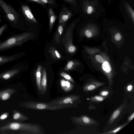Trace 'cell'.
<instances>
[{"mask_svg": "<svg viewBox=\"0 0 134 134\" xmlns=\"http://www.w3.org/2000/svg\"><path fill=\"white\" fill-rule=\"evenodd\" d=\"M8 130L22 131L34 134L44 133V130L40 125L30 123L10 122L0 127V131Z\"/></svg>", "mask_w": 134, "mask_h": 134, "instance_id": "cell-1", "label": "cell"}, {"mask_svg": "<svg viewBox=\"0 0 134 134\" xmlns=\"http://www.w3.org/2000/svg\"><path fill=\"white\" fill-rule=\"evenodd\" d=\"M31 33L25 32L14 34L4 40H0V52L14 47L21 46L33 37Z\"/></svg>", "mask_w": 134, "mask_h": 134, "instance_id": "cell-2", "label": "cell"}, {"mask_svg": "<svg viewBox=\"0 0 134 134\" xmlns=\"http://www.w3.org/2000/svg\"><path fill=\"white\" fill-rule=\"evenodd\" d=\"M0 6L5 13L6 18L11 26L18 30H21L19 14L3 0H0Z\"/></svg>", "mask_w": 134, "mask_h": 134, "instance_id": "cell-3", "label": "cell"}, {"mask_svg": "<svg viewBox=\"0 0 134 134\" xmlns=\"http://www.w3.org/2000/svg\"><path fill=\"white\" fill-rule=\"evenodd\" d=\"M22 106L25 108L35 110L47 109L56 110L72 107L71 104L63 105H55L49 103H44L31 101L21 104Z\"/></svg>", "mask_w": 134, "mask_h": 134, "instance_id": "cell-4", "label": "cell"}, {"mask_svg": "<svg viewBox=\"0 0 134 134\" xmlns=\"http://www.w3.org/2000/svg\"><path fill=\"white\" fill-rule=\"evenodd\" d=\"M75 24V22H74L68 27L60 41L68 53H73L76 50V48L73 44L72 41V31Z\"/></svg>", "mask_w": 134, "mask_h": 134, "instance_id": "cell-5", "label": "cell"}, {"mask_svg": "<svg viewBox=\"0 0 134 134\" xmlns=\"http://www.w3.org/2000/svg\"><path fill=\"white\" fill-rule=\"evenodd\" d=\"M24 69L23 64L18 63L12 67L0 72V79L7 80L19 74Z\"/></svg>", "mask_w": 134, "mask_h": 134, "instance_id": "cell-6", "label": "cell"}, {"mask_svg": "<svg viewBox=\"0 0 134 134\" xmlns=\"http://www.w3.org/2000/svg\"><path fill=\"white\" fill-rule=\"evenodd\" d=\"M80 96L76 95H71L58 98L51 100L49 103L55 105L71 104L78 100Z\"/></svg>", "mask_w": 134, "mask_h": 134, "instance_id": "cell-7", "label": "cell"}, {"mask_svg": "<svg viewBox=\"0 0 134 134\" xmlns=\"http://www.w3.org/2000/svg\"><path fill=\"white\" fill-rule=\"evenodd\" d=\"M72 118L75 122L80 125L91 126L96 123L95 120L86 115L74 116Z\"/></svg>", "mask_w": 134, "mask_h": 134, "instance_id": "cell-8", "label": "cell"}, {"mask_svg": "<svg viewBox=\"0 0 134 134\" xmlns=\"http://www.w3.org/2000/svg\"><path fill=\"white\" fill-rule=\"evenodd\" d=\"M24 52L15 53L9 55H0V67L3 65L17 60L25 54Z\"/></svg>", "mask_w": 134, "mask_h": 134, "instance_id": "cell-9", "label": "cell"}, {"mask_svg": "<svg viewBox=\"0 0 134 134\" xmlns=\"http://www.w3.org/2000/svg\"><path fill=\"white\" fill-rule=\"evenodd\" d=\"M21 9L24 15L28 21L35 23H37V21L32 14L29 7L26 5H22Z\"/></svg>", "mask_w": 134, "mask_h": 134, "instance_id": "cell-10", "label": "cell"}, {"mask_svg": "<svg viewBox=\"0 0 134 134\" xmlns=\"http://www.w3.org/2000/svg\"><path fill=\"white\" fill-rule=\"evenodd\" d=\"M72 15V13L70 11L66 8L64 7L59 14V24L66 21Z\"/></svg>", "mask_w": 134, "mask_h": 134, "instance_id": "cell-11", "label": "cell"}, {"mask_svg": "<svg viewBox=\"0 0 134 134\" xmlns=\"http://www.w3.org/2000/svg\"><path fill=\"white\" fill-rule=\"evenodd\" d=\"M104 83L97 81H93L87 83L85 85L83 89L85 91H90L96 90L103 85Z\"/></svg>", "mask_w": 134, "mask_h": 134, "instance_id": "cell-12", "label": "cell"}, {"mask_svg": "<svg viewBox=\"0 0 134 134\" xmlns=\"http://www.w3.org/2000/svg\"><path fill=\"white\" fill-rule=\"evenodd\" d=\"M47 73L45 68L43 67L41 69V91L42 94L45 93L47 89Z\"/></svg>", "mask_w": 134, "mask_h": 134, "instance_id": "cell-13", "label": "cell"}, {"mask_svg": "<svg viewBox=\"0 0 134 134\" xmlns=\"http://www.w3.org/2000/svg\"><path fill=\"white\" fill-rule=\"evenodd\" d=\"M66 21L59 24L55 35V42L59 44L60 42V38L64 30Z\"/></svg>", "mask_w": 134, "mask_h": 134, "instance_id": "cell-14", "label": "cell"}, {"mask_svg": "<svg viewBox=\"0 0 134 134\" xmlns=\"http://www.w3.org/2000/svg\"><path fill=\"white\" fill-rule=\"evenodd\" d=\"M60 85L62 89L66 92H68L74 88V85L68 80L62 79L60 80Z\"/></svg>", "mask_w": 134, "mask_h": 134, "instance_id": "cell-15", "label": "cell"}, {"mask_svg": "<svg viewBox=\"0 0 134 134\" xmlns=\"http://www.w3.org/2000/svg\"><path fill=\"white\" fill-rule=\"evenodd\" d=\"M14 92L15 90L13 88H9L0 92V99L4 100H7Z\"/></svg>", "mask_w": 134, "mask_h": 134, "instance_id": "cell-16", "label": "cell"}, {"mask_svg": "<svg viewBox=\"0 0 134 134\" xmlns=\"http://www.w3.org/2000/svg\"><path fill=\"white\" fill-rule=\"evenodd\" d=\"M48 15L49 19V32L50 33L56 20V16L53 10L51 8L49 9Z\"/></svg>", "mask_w": 134, "mask_h": 134, "instance_id": "cell-17", "label": "cell"}, {"mask_svg": "<svg viewBox=\"0 0 134 134\" xmlns=\"http://www.w3.org/2000/svg\"><path fill=\"white\" fill-rule=\"evenodd\" d=\"M41 66L40 65H38L35 72V77L36 84L39 91L41 92Z\"/></svg>", "mask_w": 134, "mask_h": 134, "instance_id": "cell-18", "label": "cell"}, {"mask_svg": "<svg viewBox=\"0 0 134 134\" xmlns=\"http://www.w3.org/2000/svg\"><path fill=\"white\" fill-rule=\"evenodd\" d=\"M124 105H122L114 111L109 119V124H112L116 119L119 115Z\"/></svg>", "mask_w": 134, "mask_h": 134, "instance_id": "cell-19", "label": "cell"}, {"mask_svg": "<svg viewBox=\"0 0 134 134\" xmlns=\"http://www.w3.org/2000/svg\"><path fill=\"white\" fill-rule=\"evenodd\" d=\"M48 52L50 53L52 56L56 59H60L61 56L60 54L56 49L54 47H50L49 48Z\"/></svg>", "mask_w": 134, "mask_h": 134, "instance_id": "cell-20", "label": "cell"}, {"mask_svg": "<svg viewBox=\"0 0 134 134\" xmlns=\"http://www.w3.org/2000/svg\"><path fill=\"white\" fill-rule=\"evenodd\" d=\"M124 5L125 9L129 15L130 18L132 19L133 22H134V12L133 10L129 5L127 3H125Z\"/></svg>", "mask_w": 134, "mask_h": 134, "instance_id": "cell-21", "label": "cell"}, {"mask_svg": "<svg viewBox=\"0 0 134 134\" xmlns=\"http://www.w3.org/2000/svg\"><path fill=\"white\" fill-rule=\"evenodd\" d=\"M129 122L126 123L125 124H122L121 125H120L118 126L115 128L113 129L110 131H109L106 132L104 133H101V134H115V133L119 131L120 130L122 129L124 127H125Z\"/></svg>", "mask_w": 134, "mask_h": 134, "instance_id": "cell-22", "label": "cell"}, {"mask_svg": "<svg viewBox=\"0 0 134 134\" xmlns=\"http://www.w3.org/2000/svg\"><path fill=\"white\" fill-rule=\"evenodd\" d=\"M13 118L15 120H26L29 119L28 117L19 112H16L14 114Z\"/></svg>", "mask_w": 134, "mask_h": 134, "instance_id": "cell-23", "label": "cell"}, {"mask_svg": "<svg viewBox=\"0 0 134 134\" xmlns=\"http://www.w3.org/2000/svg\"><path fill=\"white\" fill-rule=\"evenodd\" d=\"M85 11L88 14H90L94 12V7L91 4H87L84 8Z\"/></svg>", "mask_w": 134, "mask_h": 134, "instance_id": "cell-24", "label": "cell"}, {"mask_svg": "<svg viewBox=\"0 0 134 134\" xmlns=\"http://www.w3.org/2000/svg\"><path fill=\"white\" fill-rule=\"evenodd\" d=\"M105 98L102 96H96L91 97L90 100L93 102H100L103 101Z\"/></svg>", "mask_w": 134, "mask_h": 134, "instance_id": "cell-25", "label": "cell"}, {"mask_svg": "<svg viewBox=\"0 0 134 134\" xmlns=\"http://www.w3.org/2000/svg\"><path fill=\"white\" fill-rule=\"evenodd\" d=\"M60 75L67 80L73 83H75V82L73 79L68 74L64 72H62L60 73Z\"/></svg>", "mask_w": 134, "mask_h": 134, "instance_id": "cell-26", "label": "cell"}, {"mask_svg": "<svg viewBox=\"0 0 134 134\" xmlns=\"http://www.w3.org/2000/svg\"><path fill=\"white\" fill-rule=\"evenodd\" d=\"M74 64V62L72 61H68L64 68V70L65 71H68L72 69L73 67Z\"/></svg>", "mask_w": 134, "mask_h": 134, "instance_id": "cell-27", "label": "cell"}, {"mask_svg": "<svg viewBox=\"0 0 134 134\" xmlns=\"http://www.w3.org/2000/svg\"><path fill=\"white\" fill-rule=\"evenodd\" d=\"M8 26L7 24H5L0 27V36L6 31Z\"/></svg>", "mask_w": 134, "mask_h": 134, "instance_id": "cell-28", "label": "cell"}, {"mask_svg": "<svg viewBox=\"0 0 134 134\" xmlns=\"http://www.w3.org/2000/svg\"><path fill=\"white\" fill-rule=\"evenodd\" d=\"M85 34L88 37L90 38L92 37V34L91 32L89 30L87 29L85 31Z\"/></svg>", "mask_w": 134, "mask_h": 134, "instance_id": "cell-29", "label": "cell"}, {"mask_svg": "<svg viewBox=\"0 0 134 134\" xmlns=\"http://www.w3.org/2000/svg\"><path fill=\"white\" fill-rule=\"evenodd\" d=\"M95 58L97 61L99 63H102L104 61L102 57L99 55H96L95 56Z\"/></svg>", "mask_w": 134, "mask_h": 134, "instance_id": "cell-30", "label": "cell"}, {"mask_svg": "<svg viewBox=\"0 0 134 134\" xmlns=\"http://www.w3.org/2000/svg\"><path fill=\"white\" fill-rule=\"evenodd\" d=\"M45 4L48 3L50 4H53L54 2V0H41Z\"/></svg>", "mask_w": 134, "mask_h": 134, "instance_id": "cell-31", "label": "cell"}, {"mask_svg": "<svg viewBox=\"0 0 134 134\" xmlns=\"http://www.w3.org/2000/svg\"><path fill=\"white\" fill-rule=\"evenodd\" d=\"M109 94V92L107 90H103L100 93V94L103 97L106 96Z\"/></svg>", "mask_w": 134, "mask_h": 134, "instance_id": "cell-32", "label": "cell"}, {"mask_svg": "<svg viewBox=\"0 0 134 134\" xmlns=\"http://www.w3.org/2000/svg\"><path fill=\"white\" fill-rule=\"evenodd\" d=\"M28 1L35 2L38 3L40 4L44 5H45V3L42 1L41 0H27Z\"/></svg>", "mask_w": 134, "mask_h": 134, "instance_id": "cell-33", "label": "cell"}, {"mask_svg": "<svg viewBox=\"0 0 134 134\" xmlns=\"http://www.w3.org/2000/svg\"><path fill=\"white\" fill-rule=\"evenodd\" d=\"M121 35L119 33H116L115 36L114 38L115 40L117 41L120 40L121 38Z\"/></svg>", "mask_w": 134, "mask_h": 134, "instance_id": "cell-34", "label": "cell"}, {"mask_svg": "<svg viewBox=\"0 0 134 134\" xmlns=\"http://www.w3.org/2000/svg\"><path fill=\"white\" fill-rule=\"evenodd\" d=\"M8 115V114L7 113L3 114L0 116V120H3L6 119Z\"/></svg>", "mask_w": 134, "mask_h": 134, "instance_id": "cell-35", "label": "cell"}, {"mask_svg": "<svg viewBox=\"0 0 134 134\" xmlns=\"http://www.w3.org/2000/svg\"><path fill=\"white\" fill-rule=\"evenodd\" d=\"M133 88V85H129L127 87V90L129 92H130L132 91Z\"/></svg>", "mask_w": 134, "mask_h": 134, "instance_id": "cell-36", "label": "cell"}, {"mask_svg": "<svg viewBox=\"0 0 134 134\" xmlns=\"http://www.w3.org/2000/svg\"><path fill=\"white\" fill-rule=\"evenodd\" d=\"M134 113H133L130 116L128 119V122H130L134 118Z\"/></svg>", "mask_w": 134, "mask_h": 134, "instance_id": "cell-37", "label": "cell"}, {"mask_svg": "<svg viewBox=\"0 0 134 134\" xmlns=\"http://www.w3.org/2000/svg\"><path fill=\"white\" fill-rule=\"evenodd\" d=\"M66 1L69 2L74 5H75L76 0H65Z\"/></svg>", "mask_w": 134, "mask_h": 134, "instance_id": "cell-38", "label": "cell"}, {"mask_svg": "<svg viewBox=\"0 0 134 134\" xmlns=\"http://www.w3.org/2000/svg\"><path fill=\"white\" fill-rule=\"evenodd\" d=\"M1 19L0 17V22H1Z\"/></svg>", "mask_w": 134, "mask_h": 134, "instance_id": "cell-39", "label": "cell"}, {"mask_svg": "<svg viewBox=\"0 0 134 134\" xmlns=\"http://www.w3.org/2000/svg\"></svg>", "mask_w": 134, "mask_h": 134, "instance_id": "cell-40", "label": "cell"}]
</instances>
